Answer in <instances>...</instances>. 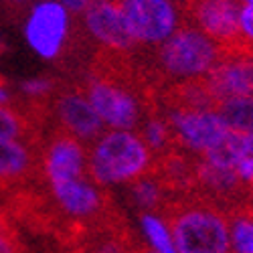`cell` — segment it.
Here are the masks:
<instances>
[{"label": "cell", "mask_w": 253, "mask_h": 253, "mask_svg": "<svg viewBox=\"0 0 253 253\" xmlns=\"http://www.w3.org/2000/svg\"><path fill=\"white\" fill-rule=\"evenodd\" d=\"M158 215L170 227L176 253H231L227 211L199 193L168 199Z\"/></svg>", "instance_id": "obj_1"}, {"label": "cell", "mask_w": 253, "mask_h": 253, "mask_svg": "<svg viewBox=\"0 0 253 253\" xmlns=\"http://www.w3.org/2000/svg\"><path fill=\"white\" fill-rule=\"evenodd\" d=\"M140 57L154 87L160 91L176 81L205 77L221 59V53L215 41L188 20H182L164 43L150 51H140Z\"/></svg>", "instance_id": "obj_2"}, {"label": "cell", "mask_w": 253, "mask_h": 253, "mask_svg": "<svg viewBox=\"0 0 253 253\" xmlns=\"http://www.w3.org/2000/svg\"><path fill=\"white\" fill-rule=\"evenodd\" d=\"M152 166L154 152L132 130H108L87 146V172L99 186L130 184Z\"/></svg>", "instance_id": "obj_3"}, {"label": "cell", "mask_w": 253, "mask_h": 253, "mask_svg": "<svg viewBox=\"0 0 253 253\" xmlns=\"http://www.w3.org/2000/svg\"><path fill=\"white\" fill-rule=\"evenodd\" d=\"M45 186L57 217L63 223L71 225L73 233L79 227L101 219L114 209L110 195L89 176L63 182H49Z\"/></svg>", "instance_id": "obj_4"}, {"label": "cell", "mask_w": 253, "mask_h": 253, "mask_svg": "<svg viewBox=\"0 0 253 253\" xmlns=\"http://www.w3.org/2000/svg\"><path fill=\"white\" fill-rule=\"evenodd\" d=\"M122 12L140 51H150L170 37L182 23V14L172 0H110Z\"/></svg>", "instance_id": "obj_5"}, {"label": "cell", "mask_w": 253, "mask_h": 253, "mask_svg": "<svg viewBox=\"0 0 253 253\" xmlns=\"http://www.w3.org/2000/svg\"><path fill=\"white\" fill-rule=\"evenodd\" d=\"M73 16L61 2L45 0L33 8L27 20V39L31 47L45 59L71 57L77 51V29H73Z\"/></svg>", "instance_id": "obj_6"}, {"label": "cell", "mask_w": 253, "mask_h": 253, "mask_svg": "<svg viewBox=\"0 0 253 253\" xmlns=\"http://www.w3.org/2000/svg\"><path fill=\"white\" fill-rule=\"evenodd\" d=\"M178 8L184 20L215 41L221 55L239 43L243 0H180Z\"/></svg>", "instance_id": "obj_7"}, {"label": "cell", "mask_w": 253, "mask_h": 253, "mask_svg": "<svg viewBox=\"0 0 253 253\" xmlns=\"http://www.w3.org/2000/svg\"><path fill=\"white\" fill-rule=\"evenodd\" d=\"M51 126L65 130L79 138L83 144H91L103 134V122L93 105L83 93L81 85L73 79H61L51 95Z\"/></svg>", "instance_id": "obj_8"}, {"label": "cell", "mask_w": 253, "mask_h": 253, "mask_svg": "<svg viewBox=\"0 0 253 253\" xmlns=\"http://www.w3.org/2000/svg\"><path fill=\"white\" fill-rule=\"evenodd\" d=\"M41 168L45 184L89 176L87 146L73 134L49 126L41 148Z\"/></svg>", "instance_id": "obj_9"}, {"label": "cell", "mask_w": 253, "mask_h": 253, "mask_svg": "<svg viewBox=\"0 0 253 253\" xmlns=\"http://www.w3.org/2000/svg\"><path fill=\"white\" fill-rule=\"evenodd\" d=\"M170 126L176 148L191 154H205L217 146L229 130L211 110H162Z\"/></svg>", "instance_id": "obj_10"}, {"label": "cell", "mask_w": 253, "mask_h": 253, "mask_svg": "<svg viewBox=\"0 0 253 253\" xmlns=\"http://www.w3.org/2000/svg\"><path fill=\"white\" fill-rule=\"evenodd\" d=\"M81 23L85 27L87 35L97 43V47L122 53L140 51L122 12L110 0H91L87 10L81 14Z\"/></svg>", "instance_id": "obj_11"}, {"label": "cell", "mask_w": 253, "mask_h": 253, "mask_svg": "<svg viewBox=\"0 0 253 253\" xmlns=\"http://www.w3.org/2000/svg\"><path fill=\"white\" fill-rule=\"evenodd\" d=\"M73 237H77V253H142V247L136 243L116 209L101 219L79 227Z\"/></svg>", "instance_id": "obj_12"}, {"label": "cell", "mask_w": 253, "mask_h": 253, "mask_svg": "<svg viewBox=\"0 0 253 253\" xmlns=\"http://www.w3.org/2000/svg\"><path fill=\"white\" fill-rule=\"evenodd\" d=\"M43 144L0 140V188L6 193L20 186L45 182L41 168Z\"/></svg>", "instance_id": "obj_13"}, {"label": "cell", "mask_w": 253, "mask_h": 253, "mask_svg": "<svg viewBox=\"0 0 253 253\" xmlns=\"http://www.w3.org/2000/svg\"><path fill=\"white\" fill-rule=\"evenodd\" d=\"M247 188L249 186L239 178L235 168L215 166L199 156L197 182L193 193H199L211 201H215L223 209H229L249 199Z\"/></svg>", "instance_id": "obj_14"}, {"label": "cell", "mask_w": 253, "mask_h": 253, "mask_svg": "<svg viewBox=\"0 0 253 253\" xmlns=\"http://www.w3.org/2000/svg\"><path fill=\"white\" fill-rule=\"evenodd\" d=\"M207 85L213 97L227 99L239 95H253V59L221 57L207 75Z\"/></svg>", "instance_id": "obj_15"}, {"label": "cell", "mask_w": 253, "mask_h": 253, "mask_svg": "<svg viewBox=\"0 0 253 253\" xmlns=\"http://www.w3.org/2000/svg\"><path fill=\"white\" fill-rule=\"evenodd\" d=\"M199 156L180 148H172L164 154L154 156L152 174L162 182L166 193L186 195L195 191Z\"/></svg>", "instance_id": "obj_16"}, {"label": "cell", "mask_w": 253, "mask_h": 253, "mask_svg": "<svg viewBox=\"0 0 253 253\" xmlns=\"http://www.w3.org/2000/svg\"><path fill=\"white\" fill-rule=\"evenodd\" d=\"M43 138L45 128L33 118L20 97H16L14 103L0 105V140L43 144Z\"/></svg>", "instance_id": "obj_17"}, {"label": "cell", "mask_w": 253, "mask_h": 253, "mask_svg": "<svg viewBox=\"0 0 253 253\" xmlns=\"http://www.w3.org/2000/svg\"><path fill=\"white\" fill-rule=\"evenodd\" d=\"M213 112L229 132H237L243 136L253 134V95L219 99Z\"/></svg>", "instance_id": "obj_18"}, {"label": "cell", "mask_w": 253, "mask_h": 253, "mask_svg": "<svg viewBox=\"0 0 253 253\" xmlns=\"http://www.w3.org/2000/svg\"><path fill=\"white\" fill-rule=\"evenodd\" d=\"M229 217V235L233 253H253V205L251 201L225 209Z\"/></svg>", "instance_id": "obj_19"}, {"label": "cell", "mask_w": 253, "mask_h": 253, "mask_svg": "<svg viewBox=\"0 0 253 253\" xmlns=\"http://www.w3.org/2000/svg\"><path fill=\"white\" fill-rule=\"evenodd\" d=\"M130 195L142 213H160L164 205L168 203L166 188L152 172L130 182Z\"/></svg>", "instance_id": "obj_20"}, {"label": "cell", "mask_w": 253, "mask_h": 253, "mask_svg": "<svg viewBox=\"0 0 253 253\" xmlns=\"http://www.w3.org/2000/svg\"><path fill=\"white\" fill-rule=\"evenodd\" d=\"M201 158L215 166L235 168L245 158V136L237 132H229L217 146L201 154Z\"/></svg>", "instance_id": "obj_21"}, {"label": "cell", "mask_w": 253, "mask_h": 253, "mask_svg": "<svg viewBox=\"0 0 253 253\" xmlns=\"http://www.w3.org/2000/svg\"><path fill=\"white\" fill-rule=\"evenodd\" d=\"M140 225H142L144 239H146V243H148V249H152L156 253H176L170 227H168V223L164 221L162 215L142 213Z\"/></svg>", "instance_id": "obj_22"}, {"label": "cell", "mask_w": 253, "mask_h": 253, "mask_svg": "<svg viewBox=\"0 0 253 253\" xmlns=\"http://www.w3.org/2000/svg\"><path fill=\"white\" fill-rule=\"evenodd\" d=\"M0 253H23L20 241L14 229L6 225V219L0 221Z\"/></svg>", "instance_id": "obj_23"}, {"label": "cell", "mask_w": 253, "mask_h": 253, "mask_svg": "<svg viewBox=\"0 0 253 253\" xmlns=\"http://www.w3.org/2000/svg\"><path fill=\"white\" fill-rule=\"evenodd\" d=\"M235 170L239 174V178L249 186L253 184V156H245L237 166H235Z\"/></svg>", "instance_id": "obj_24"}, {"label": "cell", "mask_w": 253, "mask_h": 253, "mask_svg": "<svg viewBox=\"0 0 253 253\" xmlns=\"http://www.w3.org/2000/svg\"><path fill=\"white\" fill-rule=\"evenodd\" d=\"M91 0H61V4L65 6V10L73 16V18H81V14L87 10Z\"/></svg>", "instance_id": "obj_25"}, {"label": "cell", "mask_w": 253, "mask_h": 253, "mask_svg": "<svg viewBox=\"0 0 253 253\" xmlns=\"http://www.w3.org/2000/svg\"><path fill=\"white\" fill-rule=\"evenodd\" d=\"M14 101H16V97L10 93L6 79L0 75V105H8V103H14Z\"/></svg>", "instance_id": "obj_26"}, {"label": "cell", "mask_w": 253, "mask_h": 253, "mask_svg": "<svg viewBox=\"0 0 253 253\" xmlns=\"http://www.w3.org/2000/svg\"><path fill=\"white\" fill-rule=\"evenodd\" d=\"M29 4H31V0H6V10L16 16V14L23 12Z\"/></svg>", "instance_id": "obj_27"}, {"label": "cell", "mask_w": 253, "mask_h": 253, "mask_svg": "<svg viewBox=\"0 0 253 253\" xmlns=\"http://www.w3.org/2000/svg\"><path fill=\"white\" fill-rule=\"evenodd\" d=\"M245 156H253V134L245 136Z\"/></svg>", "instance_id": "obj_28"}, {"label": "cell", "mask_w": 253, "mask_h": 253, "mask_svg": "<svg viewBox=\"0 0 253 253\" xmlns=\"http://www.w3.org/2000/svg\"><path fill=\"white\" fill-rule=\"evenodd\" d=\"M247 195H249V201H251V205H253V184H249V188H247Z\"/></svg>", "instance_id": "obj_29"}, {"label": "cell", "mask_w": 253, "mask_h": 253, "mask_svg": "<svg viewBox=\"0 0 253 253\" xmlns=\"http://www.w3.org/2000/svg\"><path fill=\"white\" fill-rule=\"evenodd\" d=\"M243 4H247V6H253V0H243Z\"/></svg>", "instance_id": "obj_30"}, {"label": "cell", "mask_w": 253, "mask_h": 253, "mask_svg": "<svg viewBox=\"0 0 253 253\" xmlns=\"http://www.w3.org/2000/svg\"><path fill=\"white\" fill-rule=\"evenodd\" d=\"M2 219H6V213H2V211H0V221Z\"/></svg>", "instance_id": "obj_31"}, {"label": "cell", "mask_w": 253, "mask_h": 253, "mask_svg": "<svg viewBox=\"0 0 253 253\" xmlns=\"http://www.w3.org/2000/svg\"><path fill=\"white\" fill-rule=\"evenodd\" d=\"M142 253H156V251H152V249H142Z\"/></svg>", "instance_id": "obj_32"}, {"label": "cell", "mask_w": 253, "mask_h": 253, "mask_svg": "<svg viewBox=\"0 0 253 253\" xmlns=\"http://www.w3.org/2000/svg\"><path fill=\"white\" fill-rule=\"evenodd\" d=\"M172 2H176V4H178V2H180V0H172Z\"/></svg>", "instance_id": "obj_33"}]
</instances>
